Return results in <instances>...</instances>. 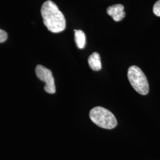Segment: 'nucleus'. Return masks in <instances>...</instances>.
Masks as SVG:
<instances>
[{
  "instance_id": "f257e3e1",
  "label": "nucleus",
  "mask_w": 160,
  "mask_h": 160,
  "mask_svg": "<svg viewBox=\"0 0 160 160\" xmlns=\"http://www.w3.org/2000/svg\"><path fill=\"white\" fill-rule=\"evenodd\" d=\"M41 14L45 26L50 32L57 33L65 29V17L53 1L48 0L43 4L41 8Z\"/></svg>"
},
{
  "instance_id": "f03ea898",
  "label": "nucleus",
  "mask_w": 160,
  "mask_h": 160,
  "mask_svg": "<svg viewBox=\"0 0 160 160\" xmlns=\"http://www.w3.org/2000/svg\"><path fill=\"white\" fill-rule=\"evenodd\" d=\"M90 118L93 123L103 129H112L118 125V121L114 114L101 106L92 109L90 112Z\"/></svg>"
},
{
  "instance_id": "7ed1b4c3",
  "label": "nucleus",
  "mask_w": 160,
  "mask_h": 160,
  "mask_svg": "<svg viewBox=\"0 0 160 160\" xmlns=\"http://www.w3.org/2000/svg\"><path fill=\"white\" fill-rule=\"evenodd\" d=\"M128 77L132 87L142 95H147L149 92V84L147 77L142 71L136 65L129 67Z\"/></svg>"
},
{
  "instance_id": "20e7f679",
  "label": "nucleus",
  "mask_w": 160,
  "mask_h": 160,
  "mask_svg": "<svg viewBox=\"0 0 160 160\" xmlns=\"http://www.w3.org/2000/svg\"><path fill=\"white\" fill-rule=\"evenodd\" d=\"M35 72L38 78L45 83V91L49 94H54L56 92L55 80L51 71L43 65H38L35 69Z\"/></svg>"
},
{
  "instance_id": "39448f33",
  "label": "nucleus",
  "mask_w": 160,
  "mask_h": 160,
  "mask_svg": "<svg viewBox=\"0 0 160 160\" xmlns=\"http://www.w3.org/2000/svg\"><path fill=\"white\" fill-rule=\"evenodd\" d=\"M124 6L120 4L110 6L107 8V13L113 18L115 22H119L125 17Z\"/></svg>"
},
{
  "instance_id": "423d86ee",
  "label": "nucleus",
  "mask_w": 160,
  "mask_h": 160,
  "mask_svg": "<svg viewBox=\"0 0 160 160\" xmlns=\"http://www.w3.org/2000/svg\"><path fill=\"white\" fill-rule=\"evenodd\" d=\"M88 62L90 67L93 71H98L102 69V62L100 56L98 53L94 52L88 58Z\"/></svg>"
},
{
  "instance_id": "0eeeda50",
  "label": "nucleus",
  "mask_w": 160,
  "mask_h": 160,
  "mask_svg": "<svg viewBox=\"0 0 160 160\" xmlns=\"http://www.w3.org/2000/svg\"><path fill=\"white\" fill-rule=\"evenodd\" d=\"M75 40L79 49H83L86 45V34L81 30H75Z\"/></svg>"
},
{
  "instance_id": "6e6552de",
  "label": "nucleus",
  "mask_w": 160,
  "mask_h": 160,
  "mask_svg": "<svg viewBox=\"0 0 160 160\" xmlns=\"http://www.w3.org/2000/svg\"><path fill=\"white\" fill-rule=\"evenodd\" d=\"M153 12L155 16L160 17V0H158L155 3L153 7Z\"/></svg>"
},
{
  "instance_id": "1a4fd4ad",
  "label": "nucleus",
  "mask_w": 160,
  "mask_h": 160,
  "mask_svg": "<svg viewBox=\"0 0 160 160\" xmlns=\"http://www.w3.org/2000/svg\"><path fill=\"white\" fill-rule=\"evenodd\" d=\"M8 38V34L6 31L0 29V43H3L7 40Z\"/></svg>"
}]
</instances>
